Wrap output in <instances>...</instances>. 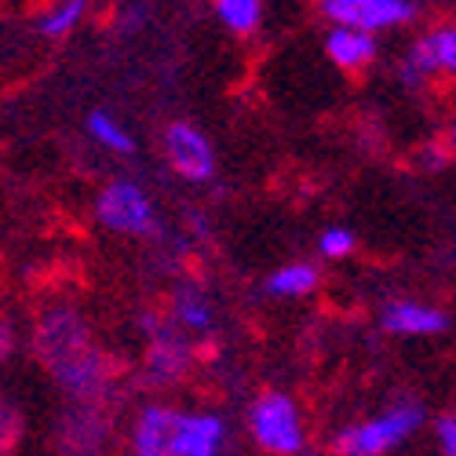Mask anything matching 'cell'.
Masks as SVG:
<instances>
[{
	"instance_id": "18",
	"label": "cell",
	"mask_w": 456,
	"mask_h": 456,
	"mask_svg": "<svg viewBox=\"0 0 456 456\" xmlns=\"http://www.w3.org/2000/svg\"><path fill=\"white\" fill-rule=\"evenodd\" d=\"M449 161H452V150L445 139H431L416 150V168L420 172H442V168H449Z\"/></svg>"
},
{
	"instance_id": "13",
	"label": "cell",
	"mask_w": 456,
	"mask_h": 456,
	"mask_svg": "<svg viewBox=\"0 0 456 456\" xmlns=\"http://www.w3.org/2000/svg\"><path fill=\"white\" fill-rule=\"evenodd\" d=\"M318 285H322V267L318 263L296 259V263L278 267L263 289H267V296H274V299H303V296H314Z\"/></svg>"
},
{
	"instance_id": "7",
	"label": "cell",
	"mask_w": 456,
	"mask_h": 456,
	"mask_svg": "<svg viewBox=\"0 0 456 456\" xmlns=\"http://www.w3.org/2000/svg\"><path fill=\"white\" fill-rule=\"evenodd\" d=\"M318 15L332 26H347L362 33H387L424 15V4L416 0H322Z\"/></svg>"
},
{
	"instance_id": "5",
	"label": "cell",
	"mask_w": 456,
	"mask_h": 456,
	"mask_svg": "<svg viewBox=\"0 0 456 456\" xmlns=\"http://www.w3.org/2000/svg\"><path fill=\"white\" fill-rule=\"evenodd\" d=\"M398 77L409 92H424L435 81H456V19L428 26L398 62Z\"/></svg>"
},
{
	"instance_id": "4",
	"label": "cell",
	"mask_w": 456,
	"mask_h": 456,
	"mask_svg": "<svg viewBox=\"0 0 456 456\" xmlns=\"http://www.w3.org/2000/svg\"><path fill=\"white\" fill-rule=\"evenodd\" d=\"M245 428L263 456H307V416L289 391H259L245 412Z\"/></svg>"
},
{
	"instance_id": "10",
	"label": "cell",
	"mask_w": 456,
	"mask_h": 456,
	"mask_svg": "<svg viewBox=\"0 0 456 456\" xmlns=\"http://www.w3.org/2000/svg\"><path fill=\"white\" fill-rule=\"evenodd\" d=\"M379 325L391 336H438L449 329V314L420 299H391L379 307Z\"/></svg>"
},
{
	"instance_id": "19",
	"label": "cell",
	"mask_w": 456,
	"mask_h": 456,
	"mask_svg": "<svg viewBox=\"0 0 456 456\" xmlns=\"http://www.w3.org/2000/svg\"><path fill=\"white\" fill-rule=\"evenodd\" d=\"M435 442H438V456H456V412L435 416Z\"/></svg>"
},
{
	"instance_id": "2",
	"label": "cell",
	"mask_w": 456,
	"mask_h": 456,
	"mask_svg": "<svg viewBox=\"0 0 456 456\" xmlns=\"http://www.w3.org/2000/svg\"><path fill=\"white\" fill-rule=\"evenodd\" d=\"M231 428L216 409L146 402L128 428V456H223Z\"/></svg>"
},
{
	"instance_id": "12",
	"label": "cell",
	"mask_w": 456,
	"mask_h": 456,
	"mask_svg": "<svg viewBox=\"0 0 456 456\" xmlns=\"http://www.w3.org/2000/svg\"><path fill=\"white\" fill-rule=\"evenodd\" d=\"M168 318L183 329V332H212L216 325V311H212V299L198 281H183L175 285L172 299H168Z\"/></svg>"
},
{
	"instance_id": "6",
	"label": "cell",
	"mask_w": 456,
	"mask_h": 456,
	"mask_svg": "<svg viewBox=\"0 0 456 456\" xmlns=\"http://www.w3.org/2000/svg\"><path fill=\"white\" fill-rule=\"evenodd\" d=\"M95 219L102 231L121 238H150L158 231V208L154 198L132 179H113L95 198Z\"/></svg>"
},
{
	"instance_id": "1",
	"label": "cell",
	"mask_w": 456,
	"mask_h": 456,
	"mask_svg": "<svg viewBox=\"0 0 456 456\" xmlns=\"http://www.w3.org/2000/svg\"><path fill=\"white\" fill-rule=\"evenodd\" d=\"M33 344H37V358L48 365V372L66 395L92 405L110 391L113 369L106 354L95 347L85 318L69 303H52V307L41 311L33 329Z\"/></svg>"
},
{
	"instance_id": "8",
	"label": "cell",
	"mask_w": 456,
	"mask_h": 456,
	"mask_svg": "<svg viewBox=\"0 0 456 456\" xmlns=\"http://www.w3.org/2000/svg\"><path fill=\"white\" fill-rule=\"evenodd\" d=\"M161 150H165V161L172 165V172L179 179H186V183H212L216 179V150L198 125L172 121L161 132Z\"/></svg>"
},
{
	"instance_id": "9",
	"label": "cell",
	"mask_w": 456,
	"mask_h": 456,
	"mask_svg": "<svg viewBox=\"0 0 456 456\" xmlns=\"http://www.w3.org/2000/svg\"><path fill=\"white\" fill-rule=\"evenodd\" d=\"M146 336H150V347H146V358H142V372H146V384L154 387H165V384H175V379L190 369V344L183 329L165 318V322H146Z\"/></svg>"
},
{
	"instance_id": "20",
	"label": "cell",
	"mask_w": 456,
	"mask_h": 456,
	"mask_svg": "<svg viewBox=\"0 0 456 456\" xmlns=\"http://www.w3.org/2000/svg\"><path fill=\"white\" fill-rule=\"evenodd\" d=\"M445 142H449V150H452V158H456V118L449 121V128H445V135H442Z\"/></svg>"
},
{
	"instance_id": "16",
	"label": "cell",
	"mask_w": 456,
	"mask_h": 456,
	"mask_svg": "<svg viewBox=\"0 0 456 456\" xmlns=\"http://www.w3.org/2000/svg\"><path fill=\"white\" fill-rule=\"evenodd\" d=\"M88 15L85 0H59V4H48L41 15H37V33L48 37V41H59V37H69L77 29V22Z\"/></svg>"
},
{
	"instance_id": "15",
	"label": "cell",
	"mask_w": 456,
	"mask_h": 456,
	"mask_svg": "<svg viewBox=\"0 0 456 456\" xmlns=\"http://www.w3.org/2000/svg\"><path fill=\"white\" fill-rule=\"evenodd\" d=\"M212 12L223 22V29H231L234 37H256L267 8H263L259 0H216Z\"/></svg>"
},
{
	"instance_id": "17",
	"label": "cell",
	"mask_w": 456,
	"mask_h": 456,
	"mask_svg": "<svg viewBox=\"0 0 456 456\" xmlns=\"http://www.w3.org/2000/svg\"><path fill=\"white\" fill-rule=\"evenodd\" d=\"M354 234L347 231V226H325V231L318 234V252L322 259H347L354 252Z\"/></svg>"
},
{
	"instance_id": "11",
	"label": "cell",
	"mask_w": 456,
	"mask_h": 456,
	"mask_svg": "<svg viewBox=\"0 0 456 456\" xmlns=\"http://www.w3.org/2000/svg\"><path fill=\"white\" fill-rule=\"evenodd\" d=\"M325 55L336 69L344 73H365L376 55H379V45L372 33H362V29H347V26H329L325 33Z\"/></svg>"
},
{
	"instance_id": "14",
	"label": "cell",
	"mask_w": 456,
	"mask_h": 456,
	"mask_svg": "<svg viewBox=\"0 0 456 456\" xmlns=\"http://www.w3.org/2000/svg\"><path fill=\"white\" fill-rule=\"evenodd\" d=\"M85 132L102 146V150H110V154H121V158H128L132 150H135V139H132V132L113 118V113H106V110H92L88 118H85Z\"/></svg>"
},
{
	"instance_id": "3",
	"label": "cell",
	"mask_w": 456,
	"mask_h": 456,
	"mask_svg": "<svg viewBox=\"0 0 456 456\" xmlns=\"http://www.w3.org/2000/svg\"><path fill=\"white\" fill-rule=\"evenodd\" d=\"M428 424V409L416 398H398L376 416L339 428L329 438L332 456H387Z\"/></svg>"
}]
</instances>
